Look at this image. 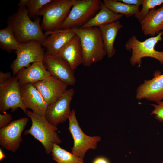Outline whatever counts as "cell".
Masks as SVG:
<instances>
[{
	"label": "cell",
	"instance_id": "obj_18",
	"mask_svg": "<svg viewBox=\"0 0 163 163\" xmlns=\"http://www.w3.org/2000/svg\"><path fill=\"white\" fill-rule=\"evenodd\" d=\"M57 56L74 70L82 64V51L79 37L76 35L61 49Z\"/></svg>",
	"mask_w": 163,
	"mask_h": 163
},
{
	"label": "cell",
	"instance_id": "obj_25",
	"mask_svg": "<svg viewBox=\"0 0 163 163\" xmlns=\"http://www.w3.org/2000/svg\"><path fill=\"white\" fill-rule=\"evenodd\" d=\"M163 3V0H143L141 10L136 14L135 17L139 22L144 19L150 11Z\"/></svg>",
	"mask_w": 163,
	"mask_h": 163
},
{
	"label": "cell",
	"instance_id": "obj_4",
	"mask_svg": "<svg viewBox=\"0 0 163 163\" xmlns=\"http://www.w3.org/2000/svg\"><path fill=\"white\" fill-rule=\"evenodd\" d=\"M77 0H52L43 6L37 15L43 17L41 26L45 33L62 29L63 24Z\"/></svg>",
	"mask_w": 163,
	"mask_h": 163
},
{
	"label": "cell",
	"instance_id": "obj_34",
	"mask_svg": "<svg viewBox=\"0 0 163 163\" xmlns=\"http://www.w3.org/2000/svg\"><path fill=\"white\" fill-rule=\"evenodd\" d=\"M162 163H163V161H162Z\"/></svg>",
	"mask_w": 163,
	"mask_h": 163
},
{
	"label": "cell",
	"instance_id": "obj_12",
	"mask_svg": "<svg viewBox=\"0 0 163 163\" xmlns=\"http://www.w3.org/2000/svg\"><path fill=\"white\" fill-rule=\"evenodd\" d=\"M43 62L51 75L68 85H73L75 84L76 80L74 70L58 56L50 55L45 52Z\"/></svg>",
	"mask_w": 163,
	"mask_h": 163
},
{
	"label": "cell",
	"instance_id": "obj_31",
	"mask_svg": "<svg viewBox=\"0 0 163 163\" xmlns=\"http://www.w3.org/2000/svg\"><path fill=\"white\" fill-rule=\"evenodd\" d=\"M92 163H110V162L106 158L103 156H98L93 160Z\"/></svg>",
	"mask_w": 163,
	"mask_h": 163
},
{
	"label": "cell",
	"instance_id": "obj_9",
	"mask_svg": "<svg viewBox=\"0 0 163 163\" xmlns=\"http://www.w3.org/2000/svg\"><path fill=\"white\" fill-rule=\"evenodd\" d=\"M21 109L27 113V111L22 101L20 85L15 77H12L0 84V111L2 113L10 109L12 112Z\"/></svg>",
	"mask_w": 163,
	"mask_h": 163
},
{
	"label": "cell",
	"instance_id": "obj_27",
	"mask_svg": "<svg viewBox=\"0 0 163 163\" xmlns=\"http://www.w3.org/2000/svg\"><path fill=\"white\" fill-rule=\"evenodd\" d=\"M154 107L151 114L154 116L156 120L160 122H163V101L156 103L152 104Z\"/></svg>",
	"mask_w": 163,
	"mask_h": 163
},
{
	"label": "cell",
	"instance_id": "obj_22",
	"mask_svg": "<svg viewBox=\"0 0 163 163\" xmlns=\"http://www.w3.org/2000/svg\"><path fill=\"white\" fill-rule=\"evenodd\" d=\"M102 2L113 12L127 17L134 15L139 11V7L127 4L119 0H103Z\"/></svg>",
	"mask_w": 163,
	"mask_h": 163
},
{
	"label": "cell",
	"instance_id": "obj_11",
	"mask_svg": "<svg viewBox=\"0 0 163 163\" xmlns=\"http://www.w3.org/2000/svg\"><path fill=\"white\" fill-rule=\"evenodd\" d=\"M74 94L73 89H68L58 100L48 105L45 117L50 124L57 127L68 119L72 111L70 104Z\"/></svg>",
	"mask_w": 163,
	"mask_h": 163
},
{
	"label": "cell",
	"instance_id": "obj_2",
	"mask_svg": "<svg viewBox=\"0 0 163 163\" xmlns=\"http://www.w3.org/2000/svg\"><path fill=\"white\" fill-rule=\"evenodd\" d=\"M71 30L80 39L83 65L90 66L94 63L101 61L107 54L99 28L94 27Z\"/></svg>",
	"mask_w": 163,
	"mask_h": 163
},
{
	"label": "cell",
	"instance_id": "obj_14",
	"mask_svg": "<svg viewBox=\"0 0 163 163\" xmlns=\"http://www.w3.org/2000/svg\"><path fill=\"white\" fill-rule=\"evenodd\" d=\"M32 84L41 93L48 105L60 98L68 90V86L52 75Z\"/></svg>",
	"mask_w": 163,
	"mask_h": 163
},
{
	"label": "cell",
	"instance_id": "obj_26",
	"mask_svg": "<svg viewBox=\"0 0 163 163\" xmlns=\"http://www.w3.org/2000/svg\"><path fill=\"white\" fill-rule=\"evenodd\" d=\"M52 0H29L27 6L30 16L37 15L40 10L44 6L52 1Z\"/></svg>",
	"mask_w": 163,
	"mask_h": 163
},
{
	"label": "cell",
	"instance_id": "obj_15",
	"mask_svg": "<svg viewBox=\"0 0 163 163\" xmlns=\"http://www.w3.org/2000/svg\"><path fill=\"white\" fill-rule=\"evenodd\" d=\"M20 92L26 109L45 117L48 104L38 90L31 83L20 85Z\"/></svg>",
	"mask_w": 163,
	"mask_h": 163
},
{
	"label": "cell",
	"instance_id": "obj_10",
	"mask_svg": "<svg viewBox=\"0 0 163 163\" xmlns=\"http://www.w3.org/2000/svg\"><path fill=\"white\" fill-rule=\"evenodd\" d=\"M29 119L22 117L12 121L0 129V145L7 150L15 152L23 141L21 134L28 123Z\"/></svg>",
	"mask_w": 163,
	"mask_h": 163
},
{
	"label": "cell",
	"instance_id": "obj_13",
	"mask_svg": "<svg viewBox=\"0 0 163 163\" xmlns=\"http://www.w3.org/2000/svg\"><path fill=\"white\" fill-rule=\"evenodd\" d=\"M138 100L145 99L158 103L163 100V74L159 70L155 71L153 78L145 80L137 88L136 95Z\"/></svg>",
	"mask_w": 163,
	"mask_h": 163
},
{
	"label": "cell",
	"instance_id": "obj_19",
	"mask_svg": "<svg viewBox=\"0 0 163 163\" xmlns=\"http://www.w3.org/2000/svg\"><path fill=\"white\" fill-rule=\"evenodd\" d=\"M139 22L145 35L153 37L163 31V5L160 8L151 10Z\"/></svg>",
	"mask_w": 163,
	"mask_h": 163
},
{
	"label": "cell",
	"instance_id": "obj_1",
	"mask_svg": "<svg viewBox=\"0 0 163 163\" xmlns=\"http://www.w3.org/2000/svg\"><path fill=\"white\" fill-rule=\"evenodd\" d=\"M40 19L37 18L31 20L26 7H19L16 12L9 16L8 25L12 29L15 37L20 43L36 40L42 43L47 38L43 34L41 25Z\"/></svg>",
	"mask_w": 163,
	"mask_h": 163
},
{
	"label": "cell",
	"instance_id": "obj_17",
	"mask_svg": "<svg viewBox=\"0 0 163 163\" xmlns=\"http://www.w3.org/2000/svg\"><path fill=\"white\" fill-rule=\"evenodd\" d=\"M51 75L42 62L33 63L27 68L21 69L15 77L20 85L33 84L43 80Z\"/></svg>",
	"mask_w": 163,
	"mask_h": 163
},
{
	"label": "cell",
	"instance_id": "obj_6",
	"mask_svg": "<svg viewBox=\"0 0 163 163\" xmlns=\"http://www.w3.org/2000/svg\"><path fill=\"white\" fill-rule=\"evenodd\" d=\"M102 2L101 0H77L72 7L61 29L81 28L97 13Z\"/></svg>",
	"mask_w": 163,
	"mask_h": 163
},
{
	"label": "cell",
	"instance_id": "obj_21",
	"mask_svg": "<svg viewBox=\"0 0 163 163\" xmlns=\"http://www.w3.org/2000/svg\"><path fill=\"white\" fill-rule=\"evenodd\" d=\"M123 16L116 13L107 7L103 2L97 13L81 28L98 27L116 22Z\"/></svg>",
	"mask_w": 163,
	"mask_h": 163
},
{
	"label": "cell",
	"instance_id": "obj_29",
	"mask_svg": "<svg viewBox=\"0 0 163 163\" xmlns=\"http://www.w3.org/2000/svg\"><path fill=\"white\" fill-rule=\"evenodd\" d=\"M13 76L10 72L4 73L2 71L0 72V84L7 81Z\"/></svg>",
	"mask_w": 163,
	"mask_h": 163
},
{
	"label": "cell",
	"instance_id": "obj_5",
	"mask_svg": "<svg viewBox=\"0 0 163 163\" xmlns=\"http://www.w3.org/2000/svg\"><path fill=\"white\" fill-rule=\"evenodd\" d=\"M163 31L156 36L146 39L144 41L139 40L135 35H132L125 45L126 50L131 51L130 63L133 66L137 65L140 66L142 59L144 57H151L157 60L163 65V51L155 50V47L159 41L162 40Z\"/></svg>",
	"mask_w": 163,
	"mask_h": 163
},
{
	"label": "cell",
	"instance_id": "obj_16",
	"mask_svg": "<svg viewBox=\"0 0 163 163\" xmlns=\"http://www.w3.org/2000/svg\"><path fill=\"white\" fill-rule=\"evenodd\" d=\"M45 34L49 36L42 43V46L46 53L54 56L58 55L61 49L76 35L71 29H61Z\"/></svg>",
	"mask_w": 163,
	"mask_h": 163
},
{
	"label": "cell",
	"instance_id": "obj_23",
	"mask_svg": "<svg viewBox=\"0 0 163 163\" xmlns=\"http://www.w3.org/2000/svg\"><path fill=\"white\" fill-rule=\"evenodd\" d=\"M21 43L16 39L11 28L7 26L0 30V47L8 53L16 51Z\"/></svg>",
	"mask_w": 163,
	"mask_h": 163
},
{
	"label": "cell",
	"instance_id": "obj_30",
	"mask_svg": "<svg viewBox=\"0 0 163 163\" xmlns=\"http://www.w3.org/2000/svg\"><path fill=\"white\" fill-rule=\"evenodd\" d=\"M119 1L127 4L139 7L142 5L143 0H119Z\"/></svg>",
	"mask_w": 163,
	"mask_h": 163
},
{
	"label": "cell",
	"instance_id": "obj_24",
	"mask_svg": "<svg viewBox=\"0 0 163 163\" xmlns=\"http://www.w3.org/2000/svg\"><path fill=\"white\" fill-rule=\"evenodd\" d=\"M53 159L57 163H84L83 158L78 157L54 144L51 151Z\"/></svg>",
	"mask_w": 163,
	"mask_h": 163
},
{
	"label": "cell",
	"instance_id": "obj_33",
	"mask_svg": "<svg viewBox=\"0 0 163 163\" xmlns=\"http://www.w3.org/2000/svg\"><path fill=\"white\" fill-rule=\"evenodd\" d=\"M6 158V156L2 149H0V161H1Z\"/></svg>",
	"mask_w": 163,
	"mask_h": 163
},
{
	"label": "cell",
	"instance_id": "obj_20",
	"mask_svg": "<svg viewBox=\"0 0 163 163\" xmlns=\"http://www.w3.org/2000/svg\"><path fill=\"white\" fill-rule=\"evenodd\" d=\"M123 26L119 21L99 27L104 49L107 57H113L116 53L114 43L119 30Z\"/></svg>",
	"mask_w": 163,
	"mask_h": 163
},
{
	"label": "cell",
	"instance_id": "obj_3",
	"mask_svg": "<svg viewBox=\"0 0 163 163\" xmlns=\"http://www.w3.org/2000/svg\"><path fill=\"white\" fill-rule=\"evenodd\" d=\"M26 114L30 118L32 125L29 129L24 131V134L32 136L42 144L46 153L50 154L54 144L59 145L62 142L56 132L57 127L50 124L45 116L30 110L27 111Z\"/></svg>",
	"mask_w": 163,
	"mask_h": 163
},
{
	"label": "cell",
	"instance_id": "obj_8",
	"mask_svg": "<svg viewBox=\"0 0 163 163\" xmlns=\"http://www.w3.org/2000/svg\"><path fill=\"white\" fill-rule=\"evenodd\" d=\"M68 120V129L74 141L71 152L84 159L88 150L90 149L94 150L97 148L98 143L101 140V138L99 136H89L83 132L76 118L74 109L72 110Z\"/></svg>",
	"mask_w": 163,
	"mask_h": 163
},
{
	"label": "cell",
	"instance_id": "obj_28",
	"mask_svg": "<svg viewBox=\"0 0 163 163\" xmlns=\"http://www.w3.org/2000/svg\"><path fill=\"white\" fill-rule=\"evenodd\" d=\"M0 114V128L8 125L12 120V117L11 114L6 112Z\"/></svg>",
	"mask_w": 163,
	"mask_h": 163
},
{
	"label": "cell",
	"instance_id": "obj_7",
	"mask_svg": "<svg viewBox=\"0 0 163 163\" xmlns=\"http://www.w3.org/2000/svg\"><path fill=\"white\" fill-rule=\"evenodd\" d=\"M42 46L41 43L36 40L21 43L15 51L16 58L10 65L13 77L21 69L29 67L31 63L43 62L45 53Z\"/></svg>",
	"mask_w": 163,
	"mask_h": 163
},
{
	"label": "cell",
	"instance_id": "obj_32",
	"mask_svg": "<svg viewBox=\"0 0 163 163\" xmlns=\"http://www.w3.org/2000/svg\"><path fill=\"white\" fill-rule=\"evenodd\" d=\"M29 2V0H21L19 1L18 5V7L27 6Z\"/></svg>",
	"mask_w": 163,
	"mask_h": 163
}]
</instances>
